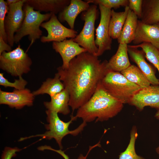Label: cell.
<instances>
[{
    "instance_id": "6da1fadb",
    "label": "cell",
    "mask_w": 159,
    "mask_h": 159,
    "mask_svg": "<svg viewBox=\"0 0 159 159\" xmlns=\"http://www.w3.org/2000/svg\"><path fill=\"white\" fill-rule=\"evenodd\" d=\"M107 62H101L98 57L86 52L72 59L67 68H57L60 80L69 93V105L73 112L90 99L110 71L107 68Z\"/></svg>"
},
{
    "instance_id": "7a4b0ae2",
    "label": "cell",
    "mask_w": 159,
    "mask_h": 159,
    "mask_svg": "<svg viewBox=\"0 0 159 159\" xmlns=\"http://www.w3.org/2000/svg\"><path fill=\"white\" fill-rule=\"evenodd\" d=\"M123 104L110 94L100 82L90 99L77 109L75 117L86 123L107 120L121 111Z\"/></svg>"
},
{
    "instance_id": "3957f363",
    "label": "cell",
    "mask_w": 159,
    "mask_h": 159,
    "mask_svg": "<svg viewBox=\"0 0 159 159\" xmlns=\"http://www.w3.org/2000/svg\"><path fill=\"white\" fill-rule=\"evenodd\" d=\"M47 115V120L48 124L45 125L47 131L44 134H37L28 137L22 138L19 141H22L31 138L40 137L42 139L50 140L54 139L58 145L60 149L63 148L62 141L63 138L68 134L76 136L81 132L86 126V123L83 122L76 129L72 130H69V127L72 121L76 120L75 116H71L70 120L64 122L59 117L58 113L55 112L47 110L46 111Z\"/></svg>"
},
{
    "instance_id": "277c9868",
    "label": "cell",
    "mask_w": 159,
    "mask_h": 159,
    "mask_svg": "<svg viewBox=\"0 0 159 159\" xmlns=\"http://www.w3.org/2000/svg\"><path fill=\"white\" fill-rule=\"evenodd\" d=\"M100 82L110 94L123 104L129 103L133 96L141 89L120 72L109 71Z\"/></svg>"
},
{
    "instance_id": "5b68a950",
    "label": "cell",
    "mask_w": 159,
    "mask_h": 159,
    "mask_svg": "<svg viewBox=\"0 0 159 159\" xmlns=\"http://www.w3.org/2000/svg\"><path fill=\"white\" fill-rule=\"evenodd\" d=\"M23 9L24 19L20 28L14 35V42L17 44L24 37L28 35L29 40L31 42L30 46L40 38L42 31L40 26L44 21L49 20L52 13L42 14L25 3Z\"/></svg>"
},
{
    "instance_id": "8992f818",
    "label": "cell",
    "mask_w": 159,
    "mask_h": 159,
    "mask_svg": "<svg viewBox=\"0 0 159 159\" xmlns=\"http://www.w3.org/2000/svg\"><path fill=\"white\" fill-rule=\"evenodd\" d=\"M32 61L27 54L18 46L9 52L0 55V68L12 76L21 77L31 70Z\"/></svg>"
},
{
    "instance_id": "52a82bcc",
    "label": "cell",
    "mask_w": 159,
    "mask_h": 159,
    "mask_svg": "<svg viewBox=\"0 0 159 159\" xmlns=\"http://www.w3.org/2000/svg\"><path fill=\"white\" fill-rule=\"evenodd\" d=\"M97 8V5L92 4L87 10L82 12L81 18L85 21L83 28L79 34L72 38L87 52L95 56L98 51L94 38L95 24L98 13Z\"/></svg>"
},
{
    "instance_id": "ba28073f",
    "label": "cell",
    "mask_w": 159,
    "mask_h": 159,
    "mask_svg": "<svg viewBox=\"0 0 159 159\" xmlns=\"http://www.w3.org/2000/svg\"><path fill=\"white\" fill-rule=\"evenodd\" d=\"M100 18L99 24L96 31L95 44L98 51L96 56L102 55L106 51L111 49L112 39L109 34V24L112 9L99 5Z\"/></svg>"
},
{
    "instance_id": "9c48e42d",
    "label": "cell",
    "mask_w": 159,
    "mask_h": 159,
    "mask_svg": "<svg viewBox=\"0 0 159 159\" xmlns=\"http://www.w3.org/2000/svg\"><path fill=\"white\" fill-rule=\"evenodd\" d=\"M40 26L45 29L47 32V36L41 37L40 41L43 43L60 42L67 38H74L77 35L76 31L64 26L53 13L49 20L42 23Z\"/></svg>"
},
{
    "instance_id": "30bf717a",
    "label": "cell",
    "mask_w": 159,
    "mask_h": 159,
    "mask_svg": "<svg viewBox=\"0 0 159 159\" xmlns=\"http://www.w3.org/2000/svg\"><path fill=\"white\" fill-rule=\"evenodd\" d=\"M25 0H19L17 2L8 5V11L5 20V28L8 43L14 46V36L20 28L24 17L23 6Z\"/></svg>"
},
{
    "instance_id": "8fae6325",
    "label": "cell",
    "mask_w": 159,
    "mask_h": 159,
    "mask_svg": "<svg viewBox=\"0 0 159 159\" xmlns=\"http://www.w3.org/2000/svg\"><path fill=\"white\" fill-rule=\"evenodd\" d=\"M34 95L27 88L15 89L8 92L0 89V104L8 105L11 108L20 109L25 106L33 105Z\"/></svg>"
},
{
    "instance_id": "7c38bea8",
    "label": "cell",
    "mask_w": 159,
    "mask_h": 159,
    "mask_svg": "<svg viewBox=\"0 0 159 159\" xmlns=\"http://www.w3.org/2000/svg\"><path fill=\"white\" fill-rule=\"evenodd\" d=\"M128 104L140 111L147 106L159 110V85H150L141 89L133 96Z\"/></svg>"
},
{
    "instance_id": "4fadbf2b",
    "label": "cell",
    "mask_w": 159,
    "mask_h": 159,
    "mask_svg": "<svg viewBox=\"0 0 159 159\" xmlns=\"http://www.w3.org/2000/svg\"><path fill=\"white\" fill-rule=\"evenodd\" d=\"M53 49L61 56L62 61L61 66L63 69L67 68L70 61L86 50L75 42L72 38L66 39L60 42H53Z\"/></svg>"
},
{
    "instance_id": "5bb4252c",
    "label": "cell",
    "mask_w": 159,
    "mask_h": 159,
    "mask_svg": "<svg viewBox=\"0 0 159 159\" xmlns=\"http://www.w3.org/2000/svg\"><path fill=\"white\" fill-rule=\"evenodd\" d=\"M137 45L149 43L159 49V26L157 24H148L138 20L135 37L132 41Z\"/></svg>"
},
{
    "instance_id": "9a60e30c",
    "label": "cell",
    "mask_w": 159,
    "mask_h": 159,
    "mask_svg": "<svg viewBox=\"0 0 159 159\" xmlns=\"http://www.w3.org/2000/svg\"><path fill=\"white\" fill-rule=\"evenodd\" d=\"M128 52L131 60L146 76L150 84L159 85V80L155 75L154 70L146 61L145 54L143 51L138 48L128 46Z\"/></svg>"
},
{
    "instance_id": "2e32d148",
    "label": "cell",
    "mask_w": 159,
    "mask_h": 159,
    "mask_svg": "<svg viewBox=\"0 0 159 159\" xmlns=\"http://www.w3.org/2000/svg\"><path fill=\"white\" fill-rule=\"evenodd\" d=\"M85 1L71 0L70 4L58 14L60 21H66L71 29H74L75 19L78 15L88 9L90 5Z\"/></svg>"
},
{
    "instance_id": "e0dca14e",
    "label": "cell",
    "mask_w": 159,
    "mask_h": 159,
    "mask_svg": "<svg viewBox=\"0 0 159 159\" xmlns=\"http://www.w3.org/2000/svg\"><path fill=\"white\" fill-rule=\"evenodd\" d=\"M71 0H25V3L35 10L59 14L69 4Z\"/></svg>"
},
{
    "instance_id": "ac0fdd59",
    "label": "cell",
    "mask_w": 159,
    "mask_h": 159,
    "mask_svg": "<svg viewBox=\"0 0 159 159\" xmlns=\"http://www.w3.org/2000/svg\"><path fill=\"white\" fill-rule=\"evenodd\" d=\"M128 53L127 44L119 43L116 53L107 62L108 70L120 72L131 65Z\"/></svg>"
},
{
    "instance_id": "d6986e66",
    "label": "cell",
    "mask_w": 159,
    "mask_h": 159,
    "mask_svg": "<svg viewBox=\"0 0 159 159\" xmlns=\"http://www.w3.org/2000/svg\"><path fill=\"white\" fill-rule=\"evenodd\" d=\"M50 97V101L44 102L47 110L64 115H67L70 112L69 107V95L66 89L64 88L60 92Z\"/></svg>"
},
{
    "instance_id": "ffe728a7",
    "label": "cell",
    "mask_w": 159,
    "mask_h": 159,
    "mask_svg": "<svg viewBox=\"0 0 159 159\" xmlns=\"http://www.w3.org/2000/svg\"><path fill=\"white\" fill-rule=\"evenodd\" d=\"M138 18L134 12L129 9L120 35L117 39L119 44H127L133 41L137 27Z\"/></svg>"
},
{
    "instance_id": "44dd1931",
    "label": "cell",
    "mask_w": 159,
    "mask_h": 159,
    "mask_svg": "<svg viewBox=\"0 0 159 159\" xmlns=\"http://www.w3.org/2000/svg\"><path fill=\"white\" fill-rule=\"evenodd\" d=\"M141 21L148 24L159 22V0H143Z\"/></svg>"
},
{
    "instance_id": "7402d4cb",
    "label": "cell",
    "mask_w": 159,
    "mask_h": 159,
    "mask_svg": "<svg viewBox=\"0 0 159 159\" xmlns=\"http://www.w3.org/2000/svg\"><path fill=\"white\" fill-rule=\"evenodd\" d=\"M129 9L126 6L124 11L120 12L112 9L109 24V34L112 39H117L119 37Z\"/></svg>"
},
{
    "instance_id": "603a6c76",
    "label": "cell",
    "mask_w": 159,
    "mask_h": 159,
    "mask_svg": "<svg viewBox=\"0 0 159 159\" xmlns=\"http://www.w3.org/2000/svg\"><path fill=\"white\" fill-rule=\"evenodd\" d=\"M64 89V85L57 72L53 78H48L43 82L41 87L32 93L34 96L45 94L51 97L60 92Z\"/></svg>"
},
{
    "instance_id": "cb8c5ba5",
    "label": "cell",
    "mask_w": 159,
    "mask_h": 159,
    "mask_svg": "<svg viewBox=\"0 0 159 159\" xmlns=\"http://www.w3.org/2000/svg\"><path fill=\"white\" fill-rule=\"evenodd\" d=\"M120 73L129 81L137 85L141 89L150 85L145 75L137 67L134 65H131Z\"/></svg>"
},
{
    "instance_id": "d4e9b609",
    "label": "cell",
    "mask_w": 159,
    "mask_h": 159,
    "mask_svg": "<svg viewBox=\"0 0 159 159\" xmlns=\"http://www.w3.org/2000/svg\"><path fill=\"white\" fill-rule=\"evenodd\" d=\"M127 46L133 48H141L145 53V57L157 69L159 74V49L149 43Z\"/></svg>"
},
{
    "instance_id": "484cf974",
    "label": "cell",
    "mask_w": 159,
    "mask_h": 159,
    "mask_svg": "<svg viewBox=\"0 0 159 159\" xmlns=\"http://www.w3.org/2000/svg\"><path fill=\"white\" fill-rule=\"evenodd\" d=\"M138 135L136 127H133L130 133L129 143L125 150L120 153L119 159H145L136 153L135 144Z\"/></svg>"
},
{
    "instance_id": "4316f807",
    "label": "cell",
    "mask_w": 159,
    "mask_h": 159,
    "mask_svg": "<svg viewBox=\"0 0 159 159\" xmlns=\"http://www.w3.org/2000/svg\"><path fill=\"white\" fill-rule=\"evenodd\" d=\"M89 4L101 5L110 9H117L121 6H128L129 0H85Z\"/></svg>"
},
{
    "instance_id": "83f0119b",
    "label": "cell",
    "mask_w": 159,
    "mask_h": 159,
    "mask_svg": "<svg viewBox=\"0 0 159 159\" xmlns=\"http://www.w3.org/2000/svg\"><path fill=\"white\" fill-rule=\"evenodd\" d=\"M27 84V82L21 77H19L18 79H15L13 82H10L4 76V74L0 73V85L5 87H11L15 89L21 90L24 89Z\"/></svg>"
},
{
    "instance_id": "f1b7e54d",
    "label": "cell",
    "mask_w": 159,
    "mask_h": 159,
    "mask_svg": "<svg viewBox=\"0 0 159 159\" xmlns=\"http://www.w3.org/2000/svg\"><path fill=\"white\" fill-rule=\"evenodd\" d=\"M8 5L6 1L0 0V37L8 43L6 34L5 28V20L8 11Z\"/></svg>"
},
{
    "instance_id": "f546056e",
    "label": "cell",
    "mask_w": 159,
    "mask_h": 159,
    "mask_svg": "<svg viewBox=\"0 0 159 159\" xmlns=\"http://www.w3.org/2000/svg\"><path fill=\"white\" fill-rule=\"evenodd\" d=\"M98 146H100V143H97L93 146H90L89 151L87 155L85 156H84L82 154H80L78 158V159H86L90 151L93 148ZM38 149L39 150L41 151H43L45 150H51L55 152L59 153V154L61 155L64 158V159H69V158L68 155L65 154L64 152L61 149L58 150H56L53 149L50 146L47 145H44L40 146L38 148Z\"/></svg>"
},
{
    "instance_id": "4dcf8cb0",
    "label": "cell",
    "mask_w": 159,
    "mask_h": 159,
    "mask_svg": "<svg viewBox=\"0 0 159 159\" xmlns=\"http://www.w3.org/2000/svg\"><path fill=\"white\" fill-rule=\"evenodd\" d=\"M143 0H129L128 6L130 10L132 11L141 19L142 12V4Z\"/></svg>"
},
{
    "instance_id": "1f68e13d",
    "label": "cell",
    "mask_w": 159,
    "mask_h": 159,
    "mask_svg": "<svg viewBox=\"0 0 159 159\" xmlns=\"http://www.w3.org/2000/svg\"><path fill=\"white\" fill-rule=\"evenodd\" d=\"M20 149L16 148L6 147L3 152L1 159H11L16 155V152L19 151Z\"/></svg>"
},
{
    "instance_id": "d6a6232c",
    "label": "cell",
    "mask_w": 159,
    "mask_h": 159,
    "mask_svg": "<svg viewBox=\"0 0 159 159\" xmlns=\"http://www.w3.org/2000/svg\"><path fill=\"white\" fill-rule=\"evenodd\" d=\"M11 47L6 42L3 38L0 37V55L3 52H9L12 50Z\"/></svg>"
},
{
    "instance_id": "836d02e7",
    "label": "cell",
    "mask_w": 159,
    "mask_h": 159,
    "mask_svg": "<svg viewBox=\"0 0 159 159\" xmlns=\"http://www.w3.org/2000/svg\"><path fill=\"white\" fill-rule=\"evenodd\" d=\"M19 1V0H7L6 2L8 5H9L10 4L16 3Z\"/></svg>"
},
{
    "instance_id": "e575fe53",
    "label": "cell",
    "mask_w": 159,
    "mask_h": 159,
    "mask_svg": "<svg viewBox=\"0 0 159 159\" xmlns=\"http://www.w3.org/2000/svg\"><path fill=\"white\" fill-rule=\"evenodd\" d=\"M155 117L156 118L159 120V110H158L155 113Z\"/></svg>"
},
{
    "instance_id": "d590c367",
    "label": "cell",
    "mask_w": 159,
    "mask_h": 159,
    "mask_svg": "<svg viewBox=\"0 0 159 159\" xmlns=\"http://www.w3.org/2000/svg\"><path fill=\"white\" fill-rule=\"evenodd\" d=\"M156 151L158 154H159V146L156 149Z\"/></svg>"
},
{
    "instance_id": "8d00e7d4",
    "label": "cell",
    "mask_w": 159,
    "mask_h": 159,
    "mask_svg": "<svg viewBox=\"0 0 159 159\" xmlns=\"http://www.w3.org/2000/svg\"><path fill=\"white\" fill-rule=\"evenodd\" d=\"M157 24L159 26V22L158 23H157Z\"/></svg>"
}]
</instances>
